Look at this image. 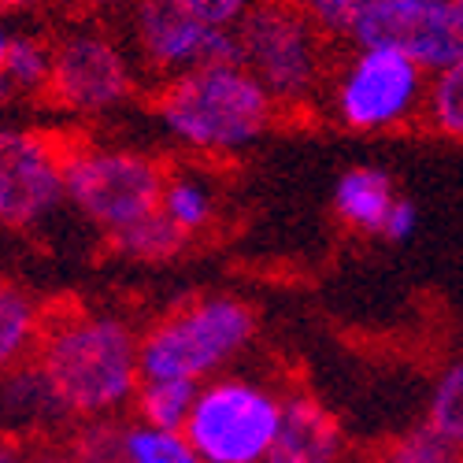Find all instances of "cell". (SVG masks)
Returning a JSON list of instances; mask_svg holds the SVG:
<instances>
[{"label":"cell","mask_w":463,"mask_h":463,"mask_svg":"<svg viewBox=\"0 0 463 463\" xmlns=\"http://www.w3.org/2000/svg\"><path fill=\"white\" fill-rule=\"evenodd\" d=\"M30 364L71 427L123 419L141 390V334L123 316L56 304Z\"/></svg>","instance_id":"cell-1"},{"label":"cell","mask_w":463,"mask_h":463,"mask_svg":"<svg viewBox=\"0 0 463 463\" xmlns=\"http://www.w3.org/2000/svg\"><path fill=\"white\" fill-rule=\"evenodd\" d=\"M148 108L197 152L245 148L279 119V104L241 63H212L164 79L152 90Z\"/></svg>","instance_id":"cell-2"},{"label":"cell","mask_w":463,"mask_h":463,"mask_svg":"<svg viewBox=\"0 0 463 463\" xmlns=\"http://www.w3.org/2000/svg\"><path fill=\"white\" fill-rule=\"evenodd\" d=\"M260 334L256 307L234 293L189 297L141 334V382L204 385L230 374Z\"/></svg>","instance_id":"cell-3"},{"label":"cell","mask_w":463,"mask_h":463,"mask_svg":"<svg viewBox=\"0 0 463 463\" xmlns=\"http://www.w3.org/2000/svg\"><path fill=\"white\" fill-rule=\"evenodd\" d=\"M241 67L271 93L279 111H307L334 79V37L297 0H252L234 30Z\"/></svg>","instance_id":"cell-4"},{"label":"cell","mask_w":463,"mask_h":463,"mask_svg":"<svg viewBox=\"0 0 463 463\" xmlns=\"http://www.w3.org/2000/svg\"><path fill=\"white\" fill-rule=\"evenodd\" d=\"M286 393L256 374H219L197 390L182 434L201 463H267L282 430Z\"/></svg>","instance_id":"cell-5"},{"label":"cell","mask_w":463,"mask_h":463,"mask_svg":"<svg viewBox=\"0 0 463 463\" xmlns=\"http://www.w3.org/2000/svg\"><path fill=\"white\" fill-rule=\"evenodd\" d=\"M167 175L171 171L145 152L79 141L67 164V197L104 234H119L160 212Z\"/></svg>","instance_id":"cell-6"},{"label":"cell","mask_w":463,"mask_h":463,"mask_svg":"<svg viewBox=\"0 0 463 463\" xmlns=\"http://www.w3.org/2000/svg\"><path fill=\"white\" fill-rule=\"evenodd\" d=\"M422 71L390 49H356L353 60L334 74V115L356 134L401 130L415 115H427Z\"/></svg>","instance_id":"cell-7"},{"label":"cell","mask_w":463,"mask_h":463,"mask_svg":"<svg viewBox=\"0 0 463 463\" xmlns=\"http://www.w3.org/2000/svg\"><path fill=\"white\" fill-rule=\"evenodd\" d=\"M79 141L71 130L0 127V222L30 226L67 197V164Z\"/></svg>","instance_id":"cell-8"},{"label":"cell","mask_w":463,"mask_h":463,"mask_svg":"<svg viewBox=\"0 0 463 463\" xmlns=\"http://www.w3.org/2000/svg\"><path fill=\"white\" fill-rule=\"evenodd\" d=\"M137 93L123 49L104 30H71L52 42V71L42 104L74 115H97Z\"/></svg>","instance_id":"cell-9"},{"label":"cell","mask_w":463,"mask_h":463,"mask_svg":"<svg viewBox=\"0 0 463 463\" xmlns=\"http://www.w3.org/2000/svg\"><path fill=\"white\" fill-rule=\"evenodd\" d=\"M356 49H390L422 71L463 60V12L452 0H382L349 33Z\"/></svg>","instance_id":"cell-10"},{"label":"cell","mask_w":463,"mask_h":463,"mask_svg":"<svg viewBox=\"0 0 463 463\" xmlns=\"http://www.w3.org/2000/svg\"><path fill=\"white\" fill-rule=\"evenodd\" d=\"M134 37L145 63L156 74H167V79L212 63H241L234 30L204 26L178 12L175 5H167V0H137Z\"/></svg>","instance_id":"cell-11"},{"label":"cell","mask_w":463,"mask_h":463,"mask_svg":"<svg viewBox=\"0 0 463 463\" xmlns=\"http://www.w3.org/2000/svg\"><path fill=\"white\" fill-rule=\"evenodd\" d=\"M267 463H349V438L316 393L289 390L282 430Z\"/></svg>","instance_id":"cell-12"},{"label":"cell","mask_w":463,"mask_h":463,"mask_svg":"<svg viewBox=\"0 0 463 463\" xmlns=\"http://www.w3.org/2000/svg\"><path fill=\"white\" fill-rule=\"evenodd\" d=\"M397 201L401 197L393 189V178L378 167H349L334 185V215L353 234L367 238H382V226Z\"/></svg>","instance_id":"cell-13"},{"label":"cell","mask_w":463,"mask_h":463,"mask_svg":"<svg viewBox=\"0 0 463 463\" xmlns=\"http://www.w3.org/2000/svg\"><path fill=\"white\" fill-rule=\"evenodd\" d=\"M56 422L63 419L33 364H23L8 374H0V438L23 441V434L49 430Z\"/></svg>","instance_id":"cell-14"},{"label":"cell","mask_w":463,"mask_h":463,"mask_svg":"<svg viewBox=\"0 0 463 463\" xmlns=\"http://www.w3.org/2000/svg\"><path fill=\"white\" fill-rule=\"evenodd\" d=\"M45 326V304L26 289L5 282L0 286V374H8L33 360L37 337Z\"/></svg>","instance_id":"cell-15"},{"label":"cell","mask_w":463,"mask_h":463,"mask_svg":"<svg viewBox=\"0 0 463 463\" xmlns=\"http://www.w3.org/2000/svg\"><path fill=\"white\" fill-rule=\"evenodd\" d=\"M419 427L434 434L456 459H463V356L438 371Z\"/></svg>","instance_id":"cell-16"},{"label":"cell","mask_w":463,"mask_h":463,"mask_svg":"<svg viewBox=\"0 0 463 463\" xmlns=\"http://www.w3.org/2000/svg\"><path fill=\"white\" fill-rule=\"evenodd\" d=\"M193 238L182 234V230L164 215H148L127 230H119V234H108V249L115 256H127V260H141V263H164L171 256H178Z\"/></svg>","instance_id":"cell-17"},{"label":"cell","mask_w":463,"mask_h":463,"mask_svg":"<svg viewBox=\"0 0 463 463\" xmlns=\"http://www.w3.org/2000/svg\"><path fill=\"white\" fill-rule=\"evenodd\" d=\"M160 212L182 230V234L197 238L215 222V197L204 182H197L185 171H171L167 175V185H164V201H160Z\"/></svg>","instance_id":"cell-18"},{"label":"cell","mask_w":463,"mask_h":463,"mask_svg":"<svg viewBox=\"0 0 463 463\" xmlns=\"http://www.w3.org/2000/svg\"><path fill=\"white\" fill-rule=\"evenodd\" d=\"M197 390L201 385H189V382H141L130 415L160 430H182L193 401H197Z\"/></svg>","instance_id":"cell-19"},{"label":"cell","mask_w":463,"mask_h":463,"mask_svg":"<svg viewBox=\"0 0 463 463\" xmlns=\"http://www.w3.org/2000/svg\"><path fill=\"white\" fill-rule=\"evenodd\" d=\"M52 71V42L37 33H12L5 56V82L12 93H33L42 100Z\"/></svg>","instance_id":"cell-20"},{"label":"cell","mask_w":463,"mask_h":463,"mask_svg":"<svg viewBox=\"0 0 463 463\" xmlns=\"http://www.w3.org/2000/svg\"><path fill=\"white\" fill-rule=\"evenodd\" d=\"M119 463H201L182 430H160L148 422H123V456Z\"/></svg>","instance_id":"cell-21"},{"label":"cell","mask_w":463,"mask_h":463,"mask_svg":"<svg viewBox=\"0 0 463 463\" xmlns=\"http://www.w3.org/2000/svg\"><path fill=\"white\" fill-rule=\"evenodd\" d=\"M427 123L434 134L463 141V60L434 74L427 90Z\"/></svg>","instance_id":"cell-22"},{"label":"cell","mask_w":463,"mask_h":463,"mask_svg":"<svg viewBox=\"0 0 463 463\" xmlns=\"http://www.w3.org/2000/svg\"><path fill=\"white\" fill-rule=\"evenodd\" d=\"M123 422L127 419H104V422L74 427L71 452L82 463H119V456H123Z\"/></svg>","instance_id":"cell-23"},{"label":"cell","mask_w":463,"mask_h":463,"mask_svg":"<svg viewBox=\"0 0 463 463\" xmlns=\"http://www.w3.org/2000/svg\"><path fill=\"white\" fill-rule=\"evenodd\" d=\"M297 5L316 19V26L330 37H349L356 30V23L374 12L382 0H297Z\"/></svg>","instance_id":"cell-24"},{"label":"cell","mask_w":463,"mask_h":463,"mask_svg":"<svg viewBox=\"0 0 463 463\" xmlns=\"http://www.w3.org/2000/svg\"><path fill=\"white\" fill-rule=\"evenodd\" d=\"M178 12H185L189 19H197L204 26H215V30H226V26H238L249 12L252 0H167Z\"/></svg>","instance_id":"cell-25"},{"label":"cell","mask_w":463,"mask_h":463,"mask_svg":"<svg viewBox=\"0 0 463 463\" xmlns=\"http://www.w3.org/2000/svg\"><path fill=\"white\" fill-rule=\"evenodd\" d=\"M415 226H419V215H415V204L411 201H397L393 204V212H390V219H385V226H382V238L390 241V245H404L411 234H415Z\"/></svg>","instance_id":"cell-26"},{"label":"cell","mask_w":463,"mask_h":463,"mask_svg":"<svg viewBox=\"0 0 463 463\" xmlns=\"http://www.w3.org/2000/svg\"><path fill=\"white\" fill-rule=\"evenodd\" d=\"M26 463H82L71 449H37L26 456Z\"/></svg>","instance_id":"cell-27"},{"label":"cell","mask_w":463,"mask_h":463,"mask_svg":"<svg viewBox=\"0 0 463 463\" xmlns=\"http://www.w3.org/2000/svg\"><path fill=\"white\" fill-rule=\"evenodd\" d=\"M74 12H100V8H119V5H137V0H63Z\"/></svg>","instance_id":"cell-28"},{"label":"cell","mask_w":463,"mask_h":463,"mask_svg":"<svg viewBox=\"0 0 463 463\" xmlns=\"http://www.w3.org/2000/svg\"><path fill=\"white\" fill-rule=\"evenodd\" d=\"M26 449L23 441H12V438H0V463H26Z\"/></svg>","instance_id":"cell-29"},{"label":"cell","mask_w":463,"mask_h":463,"mask_svg":"<svg viewBox=\"0 0 463 463\" xmlns=\"http://www.w3.org/2000/svg\"><path fill=\"white\" fill-rule=\"evenodd\" d=\"M8 42H12V33L5 30V23H0V100H5V97H12L8 82H5V56H8Z\"/></svg>","instance_id":"cell-30"},{"label":"cell","mask_w":463,"mask_h":463,"mask_svg":"<svg viewBox=\"0 0 463 463\" xmlns=\"http://www.w3.org/2000/svg\"><path fill=\"white\" fill-rule=\"evenodd\" d=\"M49 0H0V12H30V8H45Z\"/></svg>","instance_id":"cell-31"},{"label":"cell","mask_w":463,"mask_h":463,"mask_svg":"<svg viewBox=\"0 0 463 463\" xmlns=\"http://www.w3.org/2000/svg\"><path fill=\"white\" fill-rule=\"evenodd\" d=\"M452 5H456V8H459V12H463V0H452Z\"/></svg>","instance_id":"cell-32"},{"label":"cell","mask_w":463,"mask_h":463,"mask_svg":"<svg viewBox=\"0 0 463 463\" xmlns=\"http://www.w3.org/2000/svg\"><path fill=\"white\" fill-rule=\"evenodd\" d=\"M0 286H5V279H0Z\"/></svg>","instance_id":"cell-33"},{"label":"cell","mask_w":463,"mask_h":463,"mask_svg":"<svg viewBox=\"0 0 463 463\" xmlns=\"http://www.w3.org/2000/svg\"><path fill=\"white\" fill-rule=\"evenodd\" d=\"M456 463H463V459H456Z\"/></svg>","instance_id":"cell-34"}]
</instances>
